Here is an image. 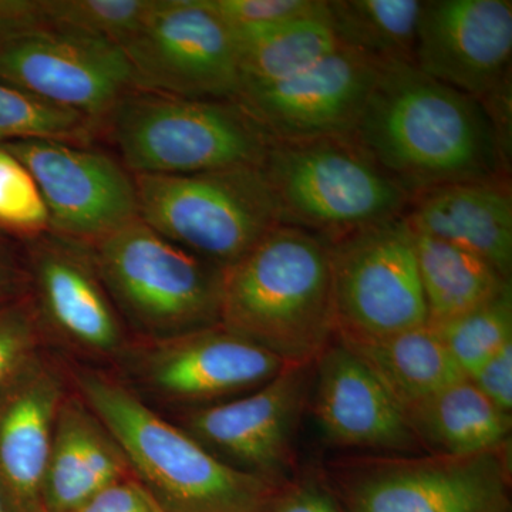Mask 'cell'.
<instances>
[{
    "label": "cell",
    "instance_id": "4",
    "mask_svg": "<svg viewBox=\"0 0 512 512\" xmlns=\"http://www.w3.org/2000/svg\"><path fill=\"white\" fill-rule=\"evenodd\" d=\"M133 175H187L259 167L271 140L235 100L131 89L101 121Z\"/></svg>",
    "mask_w": 512,
    "mask_h": 512
},
{
    "label": "cell",
    "instance_id": "18",
    "mask_svg": "<svg viewBox=\"0 0 512 512\" xmlns=\"http://www.w3.org/2000/svg\"><path fill=\"white\" fill-rule=\"evenodd\" d=\"M25 244L37 319L79 348L117 352L124 342L123 323L97 272L92 249L52 232Z\"/></svg>",
    "mask_w": 512,
    "mask_h": 512
},
{
    "label": "cell",
    "instance_id": "11",
    "mask_svg": "<svg viewBox=\"0 0 512 512\" xmlns=\"http://www.w3.org/2000/svg\"><path fill=\"white\" fill-rule=\"evenodd\" d=\"M511 0L423 2L414 66L478 101L507 140L510 131Z\"/></svg>",
    "mask_w": 512,
    "mask_h": 512
},
{
    "label": "cell",
    "instance_id": "22",
    "mask_svg": "<svg viewBox=\"0 0 512 512\" xmlns=\"http://www.w3.org/2000/svg\"><path fill=\"white\" fill-rule=\"evenodd\" d=\"M421 450L466 457L507 447L511 414L501 412L470 380L461 379L403 410Z\"/></svg>",
    "mask_w": 512,
    "mask_h": 512
},
{
    "label": "cell",
    "instance_id": "5",
    "mask_svg": "<svg viewBox=\"0 0 512 512\" xmlns=\"http://www.w3.org/2000/svg\"><path fill=\"white\" fill-rule=\"evenodd\" d=\"M259 170L282 225L326 242L402 217L410 201L352 138L271 141Z\"/></svg>",
    "mask_w": 512,
    "mask_h": 512
},
{
    "label": "cell",
    "instance_id": "6",
    "mask_svg": "<svg viewBox=\"0 0 512 512\" xmlns=\"http://www.w3.org/2000/svg\"><path fill=\"white\" fill-rule=\"evenodd\" d=\"M90 249L120 316L154 342L220 323L224 269L178 247L141 218Z\"/></svg>",
    "mask_w": 512,
    "mask_h": 512
},
{
    "label": "cell",
    "instance_id": "34",
    "mask_svg": "<svg viewBox=\"0 0 512 512\" xmlns=\"http://www.w3.org/2000/svg\"><path fill=\"white\" fill-rule=\"evenodd\" d=\"M266 512H345L332 493L316 481L305 480L278 490Z\"/></svg>",
    "mask_w": 512,
    "mask_h": 512
},
{
    "label": "cell",
    "instance_id": "35",
    "mask_svg": "<svg viewBox=\"0 0 512 512\" xmlns=\"http://www.w3.org/2000/svg\"><path fill=\"white\" fill-rule=\"evenodd\" d=\"M74 512H154V507L140 484L124 478L104 488Z\"/></svg>",
    "mask_w": 512,
    "mask_h": 512
},
{
    "label": "cell",
    "instance_id": "36",
    "mask_svg": "<svg viewBox=\"0 0 512 512\" xmlns=\"http://www.w3.org/2000/svg\"><path fill=\"white\" fill-rule=\"evenodd\" d=\"M40 29H49L43 0H0V42Z\"/></svg>",
    "mask_w": 512,
    "mask_h": 512
},
{
    "label": "cell",
    "instance_id": "1",
    "mask_svg": "<svg viewBox=\"0 0 512 512\" xmlns=\"http://www.w3.org/2000/svg\"><path fill=\"white\" fill-rule=\"evenodd\" d=\"M350 138L410 195L507 178V140L490 114L413 63L382 64Z\"/></svg>",
    "mask_w": 512,
    "mask_h": 512
},
{
    "label": "cell",
    "instance_id": "20",
    "mask_svg": "<svg viewBox=\"0 0 512 512\" xmlns=\"http://www.w3.org/2000/svg\"><path fill=\"white\" fill-rule=\"evenodd\" d=\"M404 220L414 234L471 252L511 279L512 197L507 178L464 181L414 192Z\"/></svg>",
    "mask_w": 512,
    "mask_h": 512
},
{
    "label": "cell",
    "instance_id": "25",
    "mask_svg": "<svg viewBox=\"0 0 512 512\" xmlns=\"http://www.w3.org/2000/svg\"><path fill=\"white\" fill-rule=\"evenodd\" d=\"M413 238L429 326L473 311L511 284L471 252L427 235Z\"/></svg>",
    "mask_w": 512,
    "mask_h": 512
},
{
    "label": "cell",
    "instance_id": "23",
    "mask_svg": "<svg viewBox=\"0 0 512 512\" xmlns=\"http://www.w3.org/2000/svg\"><path fill=\"white\" fill-rule=\"evenodd\" d=\"M338 340L377 377L402 412L466 379L429 325L379 339Z\"/></svg>",
    "mask_w": 512,
    "mask_h": 512
},
{
    "label": "cell",
    "instance_id": "28",
    "mask_svg": "<svg viewBox=\"0 0 512 512\" xmlns=\"http://www.w3.org/2000/svg\"><path fill=\"white\" fill-rule=\"evenodd\" d=\"M467 379L512 342V286L490 301L440 325L430 326Z\"/></svg>",
    "mask_w": 512,
    "mask_h": 512
},
{
    "label": "cell",
    "instance_id": "32",
    "mask_svg": "<svg viewBox=\"0 0 512 512\" xmlns=\"http://www.w3.org/2000/svg\"><path fill=\"white\" fill-rule=\"evenodd\" d=\"M232 32H248L298 18L322 0H207Z\"/></svg>",
    "mask_w": 512,
    "mask_h": 512
},
{
    "label": "cell",
    "instance_id": "24",
    "mask_svg": "<svg viewBox=\"0 0 512 512\" xmlns=\"http://www.w3.org/2000/svg\"><path fill=\"white\" fill-rule=\"evenodd\" d=\"M232 33L238 45L239 93L302 72L340 46L330 23L326 0H322L319 8L298 18Z\"/></svg>",
    "mask_w": 512,
    "mask_h": 512
},
{
    "label": "cell",
    "instance_id": "38",
    "mask_svg": "<svg viewBox=\"0 0 512 512\" xmlns=\"http://www.w3.org/2000/svg\"><path fill=\"white\" fill-rule=\"evenodd\" d=\"M0 512H12V508H10L8 498H6L2 485H0Z\"/></svg>",
    "mask_w": 512,
    "mask_h": 512
},
{
    "label": "cell",
    "instance_id": "30",
    "mask_svg": "<svg viewBox=\"0 0 512 512\" xmlns=\"http://www.w3.org/2000/svg\"><path fill=\"white\" fill-rule=\"evenodd\" d=\"M0 232L29 241L49 232L45 202L19 158L0 146Z\"/></svg>",
    "mask_w": 512,
    "mask_h": 512
},
{
    "label": "cell",
    "instance_id": "29",
    "mask_svg": "<svg viewBox=\"0 0 512 512\" xmlns=\"http://www.w3.org/2000/svg\"><path fill=\"white\" fill-rule=\"evenodd\" d=\"M49 29L120 47L143 25L154 0H43Z\"/></svg>",
    "mask_w": 512,
    "mask_h": 512
},
{
    "label": "cell",
    "instance_id": "31",
    "mask_svg": "<svg viewBox=\"0 0 512 512\" xmlns=\"http://www.w3.org/2000/svg\"><path fill=\"white\" fill-rule=\"evenodd\" d=\"M37 323L32 302L0 305V392L36 359Z\"/></svg>",
    "mask_w": 512,
    "mask_h": 512
},
{
    "label": "cell",
    "instance_id": "19",
    "mask_svg": "<svg viewBox=\"0 0 512 512\" xmlns=\"http://www.w3.org/2000/svg\"><path fill=\"white\" fill-rule=\"evenodd\" d=\"M63 383L37 359L0 392V485L12 512H43Z\"/></svg>",
    "mask_w": 512,
    "mask_h": 512
},
{
    "label": "cell",
    "instance_id": "12",
    "mask_svg": "<svg viewBox=\"0 0 512 512\" xmlns=\"http://www.w3.org/2000/svg\"><path fill=\"white\" fill-rule=\"evenodd\" d=\"M312 376L313 365L285 367L245 396L195 407L183 429L222 463L281 485L295 466Z\"/></svg>",
    "mask_w": 512,
    "mask_h": 512
},
{
    "label": "cell",
    "instance_id": "26",
    "mask_svg": "<svg viewBox=\"0 0 512 512\" xmlns=\"http://www.w3.org/2000/svg\"><path fill=\"white\" fill-rule=\"evenodd\" d=\"M340 45L379 64L413 63L423 2L326 0Z\"/></svg>",
    "mask_w": 512,
    "mask_h": 512
},
{
    "label": "cell",
    "instance_id": "8",
    "mask_svg": "<svg viewBox=\"0 0 512 512\" xmlns=\"http://www.w3.org/2000/svg\"><path fill=\"white\" fill-rule=\"evenodd\" d=\"M328 473L349 512L507 510V447L466 457L362 454L330 461Z\"/></svg>",
    "mask_w": 512,
    "mask_h": 512
},
{
    "label": "cell",
    "instance_id": "27",
    "mask_svg": "<svg viewBox=\"0 0 512 512\" xmlns=\"http://www.w3.org/2000/svg\"><path fill=\"white\" fill-rule=\"evenodd\" d=\"M99 131V124L83 114L0 82V146L23 140L90 146Z\"/></svg>",
    "mask_w": 512,
    "mask_h": 512
},
{
    "label": "cell",
    "instance_id": "9",
    "mask_svg": "<svg viewBox=\"0 0 512 512\" xmlns=\"http://www.w3.org/2000/svg\"><path fill=\"white\" fill-rule=\"evenodd\" d=\"M328 245L338 338L379 339L429 323L404 214Z\"/></svg>",
    "mask_w": 512,
    "mask_h": 512
},
{
    "label": "cell",
    "instance_id": "2",
    "mask_svg": "<svg viewBox=\"0 0 512 512\" xmlns=\"http://www.w3.org/2000/svg\"><path fill=\"white\" fill-rule=\"evenodd\" d=\"M221 325L289 366L313 365L336 338L328 242L279 225L224 269Z\"/></svg>",
    "mask_w": 512,
    "mask_h": 512
},
{
    "label": "cell",
    "instance_id": "3",
    "mask_svg": "<svg viewBox=\"0 0 512 512\" xmlns=\"http://www.w3.org/2000/svg\"><path fill=\"white\" fill-rule=\"evenodd\" d=\"M87 407L101 421L165 512H266L279 485L242 473L212 456L126 387L97 373L79 376Z\"/></svg>",
    "mask_w": 512,
    "mask_h": 512
},
{
    "label": "cell",
    "instance_id": "7",
    "mask_svg": "<svg viewBox=\"0 0 512 512\" xmlns=\"http://www.w3.org/2000/svg\"><path fill=\"white\" fill-rule=\"evenodd\" d=\"M141 220L178 247L225 269L282 225L259 167L134 175Z\"/></svg>",
    "mask_w": 512,
    "mask_h": 512
},
{
    "label": "cell",
    "instance_id": "17",
    "mask_svg": "<svg viewBox=\"0 0 512 512\" xmlns=\"http://www.w3.org/2000/svg\"><path fill=\"white\" fill-rule=\"evenodd\" d=\"M308 406L333 446L379 456L423 454L399 404L338 338L313 363Z\"/></svg>",
    "mask_w": 512,
    "mask_h": 512
},
{
    "label": "cell",
    "instance_id": "10",
    "mask_svg": "<svg viewBox=\"0 0 512 512\" xmlns=\"http://www.w3.org/2000/svg\"><path fill=\"white\" fill-rule=\"evenodd\" d=\"M134 89L201 100H235L237 39L207 0H154L124 43Z\"/></svg>",
    "mask_w": 512,
    "mask_h": 512
},
{
    "label": "cell",
    "instance_id": "16",
    "mask_svg": "<svg viewBox=\"0 0 512 512\" xmlns=\"http://www.w3.org/2000/svg\"><path fill=\"white\" fill-rule=\"evenodd\" d=\"M288 366L252 340L217 323L154 343L144 357L141 373L161 396L204 407L252 392Z\"/></svg>",
    "mask_w": 512,
    "mask_h": 512
},
{
    "label": "cell",
    "instance_id": "33",
    "mask_svg": "<svg viewBox=\"0 0 512 512\" xmlns=\"http://www.w3.org/2000/svg\"><path fill=\"white\" fill-rule=\"evenodd\" d=\"M501 412L512 410V342L507 343L468 377Z\"/></svg>",
    "mask_w": 512,
    "mask_h": 512
},
{
    "label": "cell",
    "instance_id": "21",
    "mask_svg": "<svg viewBox=\"0 0 512 512\" xmlns=\"http://www.w3.org/2000/svg\"><path fill=\"white\" fill-rule=\"evenodd\" d=\"M86 406L63 400L57 413L43 512H74L130 470L119 444Z\"/></svg>",
    "mask_w": 512,
    "mask_h": 512
},
{
    "label": "cell",
    "instance_id": "37",
    "mask_svg": "<svg viewBox=\"0 0 512 512\" xmlns=\"http://www.w3.org/2000/svg\"><path fill=\"white\" fill-rule=\"evenodd\" d=\"M15 238L0 232V305L12 302L20 286L28 278L19 264L12 241Z\"/></svg>",
    "mask_w": 512,
    "mask_h": 512
},
{
    "label": "cell",
    "instance_id": "14",
    "mask_svg": "<svg viewBox=\"0 0 512 512\" xmlns=\"http://www.w3.org/2000/svg\"><path fill=\"white\" fill-rule=\"evenodd\" d=\"M0 82L83 114L101 126L133 72L120 46L55 29L0 42Z\"/></svg>",
    "mask_w": 512,
    "mask_h": 512
},
{
    "label": "cell",
    "instance_id": "40",
    "mask_svg": "<svg viewBox=\"0 0 512 512\" xmlns=\"http://www.w3.org/2000/svg\"><path fill=\"white\" fill-rule=\"evenodd\" d=\"M500 512H507V510H505V511H500Z\"/></svg>",
    "mask_w": 512,
    "mask_h": 512
},
{
    "label": "cell",
    "instance_id": "15",
    "mask_svg": "<svg viewBox=\"0 0 512 512\" xmlns=\"http://www.w3.org/2000/svg\"><path fill=\"white\" fill-rule=\"evenodd\" d=\"M382 64L340 45L302 72L238 94L237 103L271 141L350 138Z\"/></svg>",
    "mask_w": 512,
    "mask_h": 512
},
{
    "label": "cell",
    "instance_id": "39",
    "mask_svg": "<svg viewBox=\"0 0 512 512\" xmlns=\"http://www.w3.org/2000/svg\"><path fill=\"white\" fill-rule=\"evenodd\" d=\"M153 507H154V512H165V511L161 510V508L158 507V505L156 503H154V501H153Z\"/></svg>",
    "mask_w": 512,
    "mask_h": 512
},
{
    "label": "cell",
    "instance_id": "13",
    "mask_svg": "<svg viewBox=\"0 0 512 512\" xmlns=\"http://www.w3.org/2000/svg\"><path fill=\"white\" fill-rule=\"evenodd\" d=\"M2 146L35 180L52 234L93 247L140 218L134 175L109 154L53 140Z\"/></svg>",
    "mask_w": 512,
    "mask_h": 512
}]
</instances>
